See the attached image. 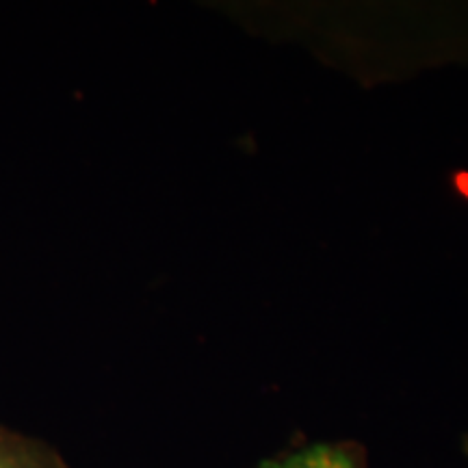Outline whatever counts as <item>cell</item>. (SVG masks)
<instances>
[{"label":"cell","mask_w":468,"mask_h":468,"mask_svg":"<svg viewBox=\"0 0 468 468\" xmlns=\"http://www.w3.org/2000/svg\"><path fill=\"white\" fill-rule=\"evenodd\" d=\"M0 468H69L55 444L0 423Z\"/></svg>","instance_id":"1"},{"label":"cell","mask_w":468,"mask_h":468,"mask_svg":"<svg viewBox=\"0 0 468 468\" xmlns=\"http://www.w3.org/2000/svg\"><path fill=\"white\" fill-rule=\"evenodd\" d=\"M261 468H367L365 453L351 442H314L276 460H265Z\"/></svg>","instance_id":"2"}]
</instances>
